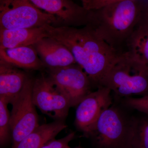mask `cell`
<instances>
[{
	"label": "cell",
	"mask_w": 148,
	"mask_h": 148,
	"mask_svg": "<svg viewBox=\"0 0 148 148\" xmlns=\"http://www.w3.org/2000/svg\"><path fill=\"white\" fill-rule=\"evenodd\" d=\"M27 77L17 67L0 61V98L11 104L21 92Z\"/></svg>",
	"instance_id": "7c38bea8"
},
{
	"label": "cell",
	"mask_w": 148,
	"mask_h": 148,
	"mask_svg": "<svg viewBox=\"0 0 148 148\" xmlns=\"http://www.w3.org/2000/svg\"><path fill=\"white\" fill-rule=\"evenodd\" d=\"M33 46L45 66L48 68L66 67L77 64L70 51L53 38L45 37Z\"/></svg>",
	"instance_id": "8fae6325"
},
{
	"label": "cell",
	"mask_w": 148,
	"mask_h": 148,
	"mask_svg": "<svg viewBox=\"0 0 148 148\" xmlns=\"http://www.w3.org/2000/svg\"><path fill=\"white\" fill-rule=\"evenodd\" d=\"M82 5L87 10H93L105 6L125 1L130 0H81Z\"/></svg>",
	"instance_id": "44dd1931"
},
{
	"label": "cell",
	"mask_w": 148,
	"mask_h": 148,
	"mask_svg": "<svg viewBox=\"0 0 148 148\" xmlns=\"http://www.w3.org/2000/svg\"><path fill=\"white\" fill-rule=\"evenodd\" d=\"M120 99L101 115L88 138L96 148H133L138 117Z\"/></svg>",
	"instance_id": "3957f363"
},
{
	"label": "cell",
	"mask_w": 148,
	"mask_h": 148,
	"mask_svg": "<svg viewBox=\"0 0 148 148\" xmlns=\"http://www.w3.org/2000/svg\"><path fill=\"white\" fill-rule=\"evenodd\" d=\"M126 51L136 60L148 65V29L138 25L126 44Z\"/></svg>",
	"instance_id": "2e32d148"
},
{
	"label": "cell",
	"mask_w": 148,
	"mask_h": 148,
	"mask_svg": "<svg viewBox=\"0 0 148 148\" xmlns=\"http://www.w3.org/2000/svg\"><path fill=\"white\" fill-rule=\"evenodd\" d=\"M45 27L48 37L58 41L71 52L77 64L89 77L93 87L101 86L120 53L99 38L87 26L77 28L46 24Z\"/></svg>",
	"instance_id": "6da1fadb"
},
{
	"label": "cell",
	"mask_w": 148,
	"mask_h": 148,
	"mask_svg": "<svg viewBox=\"0 0 148 148\" xmlns=\"http://www.w3.org/2000/svg\"><path fill=\"white\" fill-rule=\"evenodd\" d=\"M142 6V0H130L88 10L86 26L112 48L122 53L139 24Z\"/></svg>",
	"instance_id": "7a4b0ae2"
},
{
	"label": "cell",
	"mask_w": 148,
	"mask_h": 148,
	"mask_svg": "<svg viewBox=\"0 0 148 148\" xmlns=\"http://www.w3.org/2000/svg\"><path fill=\"white\" fill-rule=\"evenodd\" d=\"M101 86L110 89L115 99L148 95V65L126 51L122 52L103 79Z\"/></svg>",
	"instance_id": "277c9868"
},
{
	"label": "cell",
	"mask_w": 148,
	"mask_h": 148,
	"mask_svg": "<svg viewBox=\"0 0 148 148\" xmlns=\"http://www.w3.org/2000/svg\"><path fill=\"white\" fill-rule=\"evenodd\" d=\"M34 82V79L28 77L21 92L11 104L12 105L10 119L12 148H14L40 125L32 96Z\"/></svg>",
	"instance_id": "8992f818"
},
{
	"label": "cell",
	"mask_w": 148,
	"mask_h": 148,
	"mask_svg": "<svg viewBox=\"0 0 148 148\" xmlns=\"http://www.w3.org/2000/svg\"><path fill=\"white\" fill-rule=\"evenodd\" d=\"M110 89L105 86L85 97L77 105L75 123L77 129L88 137L101 115L112 104Z\"/></svg>",
	"instance_id": "9c48e42d"
},
{
	"label": "cell",
	"mask_w": 148,
	"mask_h": 148,
	"mask_svg": "<svg viewBox=\"0 0 148 148\" xmlns=\"http://www.w3.org/2000/svg\"><path fill=\"white\" fill-rule=\"evenodd\" d=\"M120 100L128 108L148 116V95L138 98L127 97Z\"/></svg>",
	"instance_id": "d6986e66"
},
{
	"label": "cell",
	"mask_w": 148,
	"mask_h": 148,
	"mask_svg": "<svg viewBox=\"0 0 148 148\" xmlns=\"http://www.w3.org/2000/svg\"><path fill=\"white\" fill-rule=\"evenodd\" d=\"M37 8L56 16L65 26L84 25L87 24L88 10L73 0H29Z\"/></svg>",
	"instance_id": "30bf717a"
},
{
	"label": "cell",
	"mask_w": 148,
	"mask_h": 148,
	"mask_svg": "<svg viewBox=\"0 0 148 148\" xmlns=\"http://www.w3.org/2000/svg\"><path fill=\"white\" fill-rule=\"evenodd\" d=\"M45 26L16 29H0V49L34 45L42 39L48 37Z\"/></svg>",
	"instance_id": "4fadbf2b"
},
{
	"label": "cell",
	"mask_w": 148,
	"mask_h": 148,
	"mask_svg": "<svg viewBox=\"0 0 148 148\" xmlns=\"http://www.w3.org/2000/svg\"><path fill=\"white\" fill-rule=\"evenodd\" d=\"M68 148H82L81 147H75V148H72V147H70V146H69V147H68Z\"/></svg>",
	"instance_id": "603a6c76"
},
{
	"label": "cell",
	"mask_w": 148,
	"mask_h": 148,
	"mask_svg": "<svg viewBox=\"0 0 148 148\" xmlns=\"http://www.w3.org/2000/svg\"><path fill=\"white\" fill-rule=\"evenodd\" d=\"M58 22L56 16L37 8L29 0H0V29L36 28Z\"/></svg>",
	"instance_id": "5b68a950"
},
{
	"label": "cell",
	"mask_w": 148,
	"mask_h": 148,
	"mask_svg": "<svg viewBox=\"0 0 148 148\" xmlns=\"http://www.w3.org/2000/svg\"><path fill=\"white\" fill-rule=\"evenodd\" d=\"M142 12L138 25L148 29V0H142Z\"/></svg>",
	"instance_id": "7402d4cb"
},
{
	"label": "cell",
	"mask_w": 148,
	"mask_h": 148,
	"mask_svg": "<svg viewBox=\"0 0 148 148\" xmlns=\"http://www.w3.org/2000/svg\"><path fill=\"white\" fill-rule=\"evenodd\" d=\"M75 133L71 132L61 139L49 141L40 148H68L69 144L75 138Z\"/></svg>",
	"instance_id": "ffe728a7"
},
{
	"label": "cell",
	"mask_w": 148,
	"mask_h": 148,
	"mask_svg": "<svg viewBox=\"0 0 148 148\" xmlns=\"http://www.w3.org/2000/svg\"><path fill=\"white\" fill-rule=\"evenodd\" d=\"M48 69V76L68 98L71 107L77 106L92 92L93 86L89 77L77 64Z\"/></svg>",
	"instance_id": "52a82bcc"
},
{
	"label": "cell",
	"mask_w": 148,
	"mask_h": 148,
	"mask_svg": "<svg viewBox=\"0 0 148 148\" xmlns=\"http://www.w3.org/2000/svg\"><path fill=\"white\" fill-rule=\"evenodd\" d=\"M8 103L0 98V145H5L11 138L10 114L8 108Z\"/></svg>",
	"instance_id": "e0dca14e"
},
{
	"label": "cell",
	"mask_w": 148,
	"mask_h": 148,
	"mask_svg": "<svg viewBox=\"0 0 148 148\" xmlns=\"http://www.w3.org/2000/svg\"><path fill=\"white\" fill-rule=\"evenodd\" d=\"M132 147L133 148H148L147 116L138 117L132 140Z\"/></svg>",
	"instance_id": "ac0fdd59"
},
{
	"label": "cell",
	"mask_w": 148,
	"mask_h": 148,
	"mask_svg": "<svg viewBox=\"0 0 148 148\" xmlns=\"http://www.w3.org/2000/svg\"><path fill=\"white\" fill-rule=\"evenodd\" d=\"M67 127L62 121L39 125L13 148H40Z\"/></svg>",
	"instance_id": "9a60e30c"
},
{
	"label": "cell",
	"mask_w": 148,
	"mask_h": 148,
	"mask_svg": "<svg viewBox=\"0 0 148 148\" xmlns=\"http://www.w3.org/2000/svg\"><path fill=\"white\" fill-rule=\"evenodd\" d=\"M34 46L0 49V61L17 68L36 70L45 66Z\"/></svg>",
	"instance_id": "5bb4252c"
},
{
	"label": "cell",
	"mask_w": 148,
	"mask_h": 148,
	"mask_svg": "<svg viewBox=\"0 0 148 148\" xmlns=\"http://www.w3.org/2000/svg\"><path fill=\"white\" fill-rule=\"evenodd\" d=\"M32 96L35 106L55 121H63L71 107L66 95L44 75L34 80Z\"/></svg>",
	"instance_id": "ba28073f"
}]
</instances>
